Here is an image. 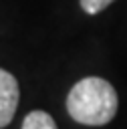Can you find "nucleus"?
<instances>
[{
    "instance_id": "nucleus-1",
    "label": "nucleus",
    "mask_w": 127,
    "mask_h": 129,
    "mask_svg": "<svg viewBox=\"0 0 127 129\" xmlns=\"http://www.w3.org/2000/svg\"><path fill=\"white\" fill-rule=\"evenodd\" d=\"M119 97L115 87L101 77L77 81L67 95V113L73 121L89 127H101L117 115Z\"/></svg>"
},
{
    "instance_id": "nucleus-2",
    "label": "nucleus",
    "mask_w": 127,
    "mask_h": 129,
    "mask_svg": "<svg viewBox=\"0 0 127 129\" xmlns=\"http://www.w3.org/2000/svg\"><path fill=\"white\" fill-rule=\"evenodd\" d=\"M18 99H20V91L16 77L0 69V129H4L14 119Z\"/></svg>"
},
{
    "instance_id": "nucleus-3",
    "label": "nucleus",
    "mask_w": 127,
    "mask_h": 129,
    "mask_svg": "<svg viewBox=\"0 0 127 129\" xmlns=\"http://www.w3.org/2000/svg\"><path fill=\"white\" fill-rule=\"evenodd\" d=\"M20 129H58V127H56L54 119H52L46 111L36 109V111H30V113L24 117Z\"/></svg>"
},
{
    "instance_id": "nucleus-4",
    "label": "nucleus",
    "mask_w": 127,
    "mask_h": 129,
    "mask_svg": "<svg viewBox=\"0 0 127 129\" xmlns=\"http://www.w3.org/2000/svg\"><path fill=\"white\" fill-rule=\"evenodd\" d=\"M111 2H115V0H79L81 8H83L87 14H99V12H103Z\"/></svg>"
}]
</instances>
